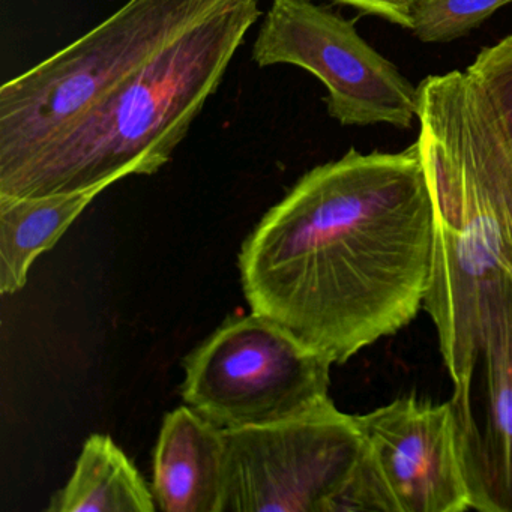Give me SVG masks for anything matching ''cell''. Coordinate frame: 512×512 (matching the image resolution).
I'll use <instances>...</instances> for the list:
<instances>
[{"instance_id": "6da1fadb", "label": "cell", "mask_w": 512, "mask_h": 512, "mask_svg": "<svg viewBox=\"0 0 512 512\" xmlns=\"http://www.w3.org/2000/svg\"><path fill=\"white\" fill-rule=\"evenodd\" d=\"M434 215L418 143L305 173L239 254L242 289L332 365L409 325L424 308Z\"/></svg>"}, {"instance_id": "7a4b0ae2", "label": "cell", "mask_w": 512, "mask_h": 512, "mask_svg": "<svg viewBox=\"0 0 512 512\" xmlns=\"http://www.w3.org/2000/svg\"><path fill=\"white\" fill-rule=\"evenodd\" d=\"M416 119L434 215L424 310L457 383L491 329L512 316V148L466 71L422 80Z\"/></svg>"}, {"instance_id": "3957f363", "label": "cell", "mask_w": 512, "mask_h": 512, "mask_svg": "<svg viewBox=\"0 0 512 512\" xmlns=\"http://www.w3.org/2000/svg\"><path fill=\"white\" fill-rule=\"evenodd\" d=\"M260 17L259 0H215L76 124L0 179V194L104 191L127 176L160 172Z\"/></svg>"}, {"instance_id": "277c9868", "label": "cell", "mask_w": 512, "mask_h": 512, "mask_svg": "<svg viewBox=\"0 0 512 512\" xmlns=\"http://www.w3.org/2000/svg\"><path fill=\"white\" fill-rule=\"evenodd\" d=\"M223 434L220 512H394L356 415L331 398L296 418Z\"/></svg>"}, {"instance_id": "5b68a950", "label": "cell", "mask_w": 512, "mask_h": 512, "mask_svg": "<svg viewBox=\"0 0 512 512\" xmlns=\"http://www.w3.org/2000/svg\"><path fill=\"white\" fill-rule=\"evenodd\" d=\"M215 0H128L52 58L0 88V179L94 109Z\"/></svg>"}, {"instance_id": "8992f818", "label": "cell", "mask_w": 512, "mask_h": 512, "mask_svg": "<svg viewBox=\"0 0 512 512\" xmlns=\"http://www.w3.org/2000/svg\"><path fill=\"white\" fill-rule=\"evenodd\" d=\"M331 367L251 311L229 317L184 359L182 398L221 431L275 424L331 398Z\"/></svg>"}, {"instance_id": "52a82bcc", "label": "cell", "mask_w": 512, "mask_h": 512, "mask_svg": "<svg viewBox=\"0 0 512 512\" xmlns=\"http://www.w3.org/2000/svg\"><path fill=\"white\" fill-rule=\"evenodd\" d=\"M257 67L295 65L328 89L329 115L344 127L409 128L418 88L383 58L349 20L311 0H272L254 41Z\"/></svg>"}, {"instance_id": "ba28073f", "label": "cell", "mask_w": 512, "mask_h": 512, "mask_svg": "<svg viewBox=\"0 0 512 512\" xmlns=\"http://www.w3.org/2000/svg\"><path fill=\"white\" fill-rule=\"evenodd\" d=\"M356 419L394 512L472 509L451 400L404 395Z\"/></svg>"}, {"instance_id": "9c48e42d", "label": "cell", "mask_w": 512, "mask_h": 512, "mask_svg": "<svg viewBox=\"0 0 512 512\" xmlns=\"http://www.w3.org/2000/svg\"><path fill=\"white\" fill-rule=\"evenodd\" d=\"M449 400L472 509L512 512V316L491 329Z\"/></svg>"}, {"instance_id": "30bf717a", "label": "cell", "mask_w": 512, "mask_h": 512, "mask_svg": "<svg viewBox=\"0 0 512 512\" xmlns=\"http://www.w3.org/2000/svg\"><path fill=\"white\" fill-rule=\"evenodd\" d=\"M224 434L190 406L167 413L154 452L152 493L164 512H220Z\"/></svg>"}, {"instance_id": "8fae6325", "label": "cell", "mask_w": 512, "mask_h": 512, "mask_svg": "<svg viewBox=\"0 0 512 512\" xmlns=\"http://www.w3.org/2000/svg\"><path fill=\"white\" fill-rule=\"evenodd\" d=\"M101 190L11 197L0 194V293L19 292L32 263L52 250Z\"/></svg>"}, {"instance_id": "7c38bea8", "label": "cell", "mask_w": 512, "mask_h": 512, "mask_svg": "<svg viewBox=\"0 0 512 512\" xmlns=\"http://www.w3.org/2000/svg\"><path fill=\"white\" fill-rule=\"evenodd\" d=\"M154 493L137 467L107 434H92L68 484L50 512H154Z\"/></svg>"}, {"instance_id": "4fadbf2b", "label": "cell", "mask_w": 512, "mask_h": 512, "mask_svg": "<svg viewBox=\"0 0 512 512\" xmlns=\"http://www.w3.org/2000/svg\"><path fill=\"white\" fill-rule=\"evenodd\" d=\"M512 0H425L413 19V35L424 43L466 37Z\"/></svg>"}, {"instance_id": "5bb4252c", "label": "cell", "mask_w": 512, "mask_h": 512, "mask_svg": "<svg viewBox=\"0 0 512 512\" xmlns=\"http://www.w3.org/2000/svg\"><path fill=\"white\" fill-rule=\"evenodd\" d=\"M466 73L490 101L512 148V35L482 49Z\"/></svg>"}, {"instance_id": "9a60e30c", "label": "cell", "mask_w": 512, "mask_h": 512, "mask_svg": "<svg viewBox=\"0 0 512 512\" xmlns=\"http://www.w3.org/2000/svg\"><path fill=\"white\" fill-rule=\"evenodd\" d=\"M370 16L382 17L401 28L412 29L413 19L425 0H334Z\"/></svg>"}]
</instances>
